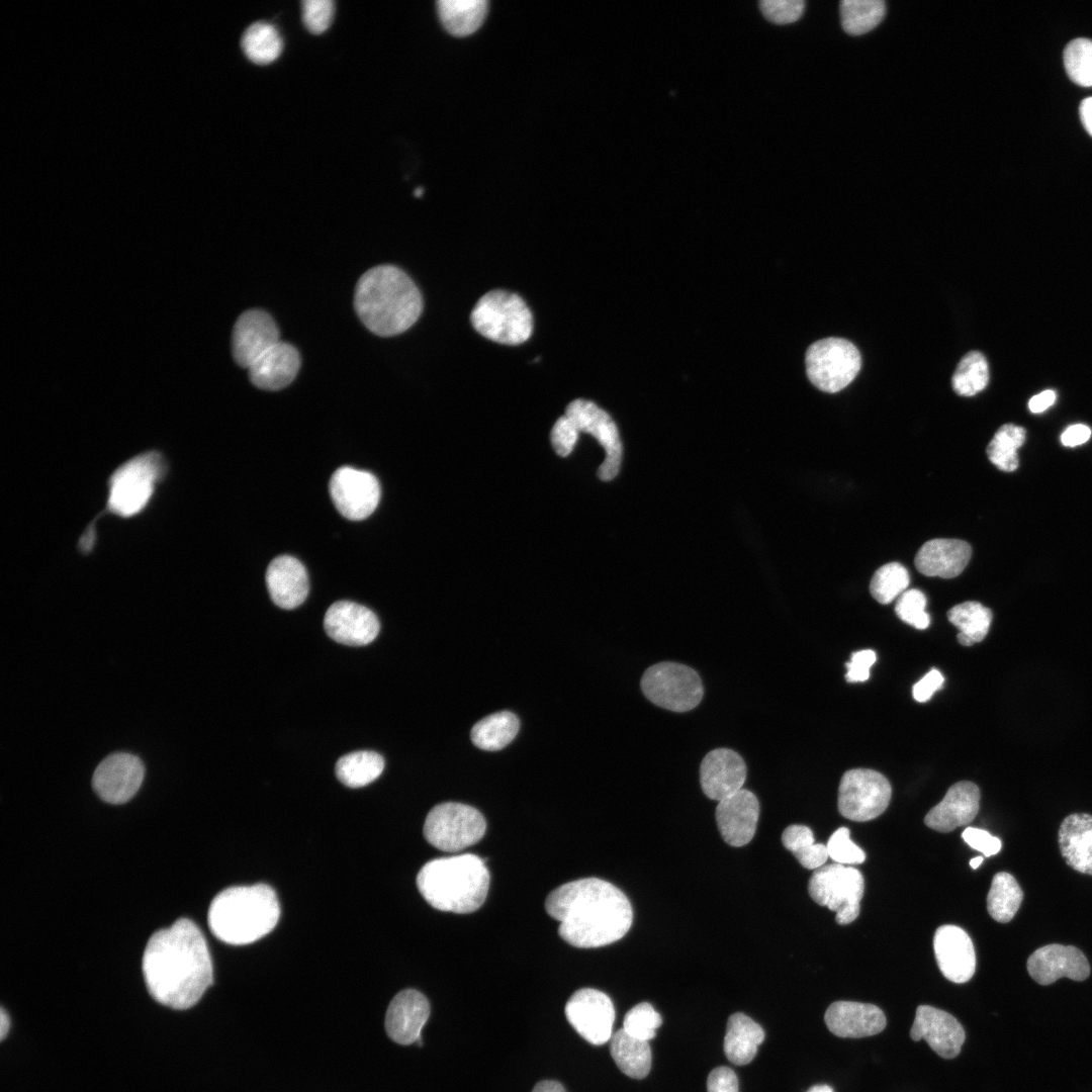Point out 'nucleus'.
<instances>
[{
	"instance_id": "nucleus-10",
	"label": "nucleus",
	"mask_w": 1092,
	"mask_h": 1092,
	"mask_svg": "<svg viewBox=\"0 0 1092 1092\" xmlns=\"http://www.w3.org/2000/svg\"><path fill=\"white\" fill-rule=\"evenodd\" d=\"M863 891L864 880L860 872L836 862L816 869L808 884L811 898L835 911V920L840 925L857 918Z\"/></svg>"
},
{
	"instance_id": "nucleus-61",
	"label": "nucleus",
	"mask_w": 1092,
	"mask_h": 1092,
	"mask_svg": "<svg viewBox=\"0 0 1092 1092\" xmlns=\"http://www.w3.org/2000/svg\"><path fill=\"white\" fill-rule=\"evenodd\" d=\"M983 858H984L983 856H976V857L972 858V859L970 860V866H971V868H972L973 870H976V869H978V868L980 867V864L982 863V861H983Z\"/></svg>"
},
{
	"instance_id": "nucleus-43",
	"label": "nucleus",
	"mask_w": 1092,
	"mask_h": 1092,
	"mask_svg": "<svg viewBox=\"0 0 1092 1092\" xmlns=\"http://www.w3.org/2000/svg\"><path fill=\"white\" fill-rule=\"evenodd\" d=\"M910 581L907 569L898 562H890L881 566L873 575L870 583V592L873 598L880 604L887 605L899 598L908 587Z\"/></svg>"
},
{
	"instance_id": "nucleus-47",
	"label": "nucleus",
	"mask_w": 1092,
	"mask_h": 1092,
	"mask_svg": "<svg viewBox=\"0 0 1092 1092\" xmlns=\"http://www.w3.org/2000/svg\"><path fill=\"white\" fill-rule=\"evenodd\" d=\"M828 856L840 864H859L866 859L864 851L850 839V831L840 827L832 833L826 844Z\"/></svg>"
},
{
	"instance_id": "nucleus-9",
	"label": "nucleus",
	"mask_w": 1092,
	"mask_h": 1092,
	"mask_svg": "<svg viewBox=\"0 0 1092 1092\" xmlns=\"http://www.w3.org/2000/svg\"><path fill=\"white\" fill-rule=\"evenodd\" d=\"M806 372L818 389L835 393L846 387L857 375L861 357L848 340L826 338L809 346L805 355Z\"/></svg>"
},
{
	"instance_id": "nucleus-56",
	"label": "nucleus",
	"mask_w": 1092,
	"mask_h": 1092,
	"mask_svg": "<svg viewBox=\"0 0 1092 1092\" xmlns=\"http://www.w3.org/2000/svg\"><path fill=\"white\" fill-rule=\"evenodd\" d=\"M1056 400V392L1052 389H1046L1040 393L1033 395L1028 401V408L1033 414L1042 413L1054 404Z\"/></svg>"
},
{
	"instance_id": "nucleus-2",
	"label": "nucleus",
	"mask_w": 1092,
	"mask_h": 1092,
	"mask_svg": "<svg viewBox=\"0 0 1092 1092\" xmlns=\"http://www.w3.org/2000/svg\"><path fill=\"white\" fill-rule=\"evenodd\" d=\"M549 916L560 922L558 933L572 946L590 948L613 943L630 929L633 910L613 884L585 878L561 885L546 898Z\"/></svg>"
},
{
	"instance_id": "nucleus-26",
	"label": "nucleus",
	"mask_w": 1092,
	"mask_h": 1092,
	"mask_svg": "<svg viewBox=\"0 0 1092 1092\" xmlns=\"http://www.w3.org/2000/svg\"><path fill=\"white\" fill-rule=\"evenodd\" d=\"M824 1019L833 1034L849 1038L875 1035L884 1030L887 1023L884 1012L878 1006L852 1001L832 1003Z\"/></svg>"
},
{
	"instance_id": "nucleus-20",
	"label": "nucleus",
	"mask_w": 1092,
	"mask_h": 1092,
	"mask_svg": "<svg viewBox=\"0 0 1092 1092\" xmlns=\"http://www.w3.org/2000/svg\"><path fill=\"white\" fill-rule=\"evenodd\" d=\"M913 1040L924 1039L941 1058H956L965 1041V1030L951 1014L941 1009L920 1005L916 1009L910 1030Z\"/></svg>"
},
{
	"instance_id": "nucleus-38",
	"label": "nucleus",
	"mask_w": 1092,
	"mask_h": 1092,
	"mask_svg": "<svg viewBox=\"0 0 1092 1092\" xmlns=\"http://www.w3.org/2000/svg\"><path fill=\"white\" fill-rule=\"evenodd\" d=\"M242 48L253 63L266 65L280 56L283 42L278 29L272 23L257 21L245 30Z\"/></svg>"
},
{
	"instance_id": "nucleus-55",
	"label": "nucleus",
	"mask_w": 1092,
	"mask_h": 1092,
	"mask_svg": "<svg viewBox=\"0 0 1092 1092\" xmlns=\"http://www.w3.org/2000/svg\"><path fill=\"white\" fill-rule=\"evenodd\" d=\"M1091 436V429L1083 424L1068 427L1061 436V442L1067 447H1076L1086 443Z\"/></svg>"
},
{
	"instance_id": "nucleus-32",
	"label": "nucleus",
	"mask_w": 1092,
	"mask_h": 1092,
	"mask_svg": "<svg viewBox=\"0 0 1092 1092\" xmlns=\"http://www.w3.org/2000/svg\"><path fill=\"white\" fill-rule=\"evenodd\" d=\"M610 1053L618 1068L628 1077L642 1079L651 1068V1050L648 1041L627 1033L623 1028L613 1033Z\"/></svg>"
},
{
	"instance_id": "nucleus-60",
	"label": "nucleus",
	"mask_w": 1092,
	"mask_h": 1092,
	"mask_svg": "<svg viewBox=\"0 0 1092 1092\" xmlns=\"http://www.w3.org/2000/svg\"><path fill=\"white\" fill-rule=\"evenodd\" d=\"M807 1092H834L833 1089L826 1084L812 1086Z\"/></svg>"
},
{
	"instance_id": "nucleus-30",
	"label": "nucleus",
	"mask_w": 1092,
	"mask_h": 1092,
	"mask_svg": "<svg viewBox=\"0 0 1092 1092\" xmlns=\"http://www.w3.org/2000/svg\"><path fill=\"white\" fill-rule=\"evenodd\" d=\"M1058 840L1066 863L1092 876V815L1074 813L1061 823Z\"/></svg>"
},
{
	"instance_id": "nucleus-6",
	"label": "nucleus",
	"mask_w": 1092,
	"mask_h": 1092,
	"mask_svg": "<svg viewBox=\"0 0 1092 1092\" xmlns=\"http://www.w3.org/2000/svg\"><path fill=\"white\" fill-rule=\"evenodd\" d=\"M168 471L167 458L156 449L125 460L108 478L104 513L120 519L139 516L152 503Z\"/></svg>"
},
{
	"instance_id": "nucleus-7",
	"label": "nucleus",
	"mask_w": 1092,
	"mask_h": 1092,
	"mask_svg": "<svg viewBox=\"0 0 1092 1092\" xmlns=\"http://www.w3.org/2000/svg\"><path fill=\"white\" fill-rule=\"evenodd\" d=\"M470 321L483 337L505 345L527 341L533 331L532 312L516 293L491 290L474 305Z\"/></svg>"
},
{
	"instance_id": "nucleus-22",
	"label": "nucleus",
	"mask_w": 1092,
	"mask_h": 1092,
	"mask_svg": "<svg viewBox=\"0 0 1092 1092\" xmlns=\"http://www.w3.org/2000/svg\"><path fill=\"white\" fill-rule=\"evenodd\" d=\"M937 966L949 981L968 982L976 971V953L969 934L956 925L939 926L933 937Z\"/></svg>"
},
{
	"instance_id": "nucleus-37",
	"label": "nucleus",
	"mask_w": 1092,
	"mask_h": 1092,
	"mask_svg": "<svg viewBox=\"0 0 1092 1092\" xmlns=\"http://www.w3.org/2000/svg\"><path fill=\"white\" fill-rule=\"evenodd\" d=\"M1023 892L1015 878L1005 872L994 875L987 895V910L1000 923L1009 922L1018 911Z\"/></svg>"
},
{
	"instance_id": "nucleus-40",
	"label": "nucleus",
	"mask_w": 1092,
	"mask_h": 1092,
	"mask_svg": "<svg viewBox=\"0 0 1092 1092\" xmlns=\"http://www.w3.org/2000/svg\"><path fill=\"white\" fill-rule=\"evenodd\" d=\"M1026 437L1024 428L1005 424L995 433L987 447V456L990 461L1005 472L1014 471L1019 465L1017 450L1023 445Z\"/></svg>"
},
{
	"instance_id": "nucleus-8",
	"label": "nucleus",
	"mask_w": 1092,
	"mask_h": 1092,
	"mask_svg": "<svg viewBox=\"0 0 1092 1092\" xmlns=\"http://www.w3.org/2000/svg\"><path fill=\"white\" fill-rule=\"evenodd\" d=\"M641 690L653 704L673 712L696 708L704 695L703 684L692 667L670 661L648 667L641 678Z\"/></svg>"
},
{
	"instance_id": "nucleus-46",
	"label": "nucleus",
	"mask_w": 1092,
	"mask_h": 1092,
	"mask_svg": "<svg viewBox=\"0 0 1092 1092\" xmlns=\"http://www.w3.org/2000/svg\"><path fill=\"white\" fill-rule=\"evenodd\" d=\"M927 600L919 589H907L897 600L895 612L905 623L918 630L926 629L930 624V617L925 611Z\"/></svg>"
},
{
	"instance_id": "nucleus-21",
	"label": "nucleus",
	"mask_w": 1092,
	"mask_h": 1092,
	"mask_svg": "<svg viewBox=\"0 0 1092 1092\" xmlns=\"http://www.w3.org/2000/svg\"><path fill=\"white\" fill-rule=\"evenodd\" d=\"M430 1016V1003L418 990L405 989L390 1001L384 1020L388 1037L402 1045L422 1044L421 1033Z\"/></svg>"
},
{
	"instance_id": "nucleus-14",
	"label": "nucleus",
	"mask_w": 1092,
	"mask_h": 1092,
	"mask_svg": "<svg viewBox=\"0 0 1092 1092\" xmlns=\"http://www.w3.org/2000/svg\"><path fill=\"white\" fill-rule=\"evenodd\" d=\"M567 416L577 431L594 436L606 452V458L598 470V476L604 481L615 478L622 460V443L616 424L604 410L596 403L582 398L571 401L566 410Z\"/></svg>"
},
{
	"instance_id": "nucleus-42",
	"label": "nucleus",
	"mask_w": 1092,
	"mask_h": 1092,
	"mask_svg": "<svg viewBox=\"0 0 1092 1092\" xmlns=\"http://www.w3.org/2000/svg\"><path fill=\"white\" fill-rule=\"evenodd\" d=\"M988 382V362L979 351L967 353L959 362L951 378L954 392L962 396H973L981 392Z\"/></svg>"
},
{
	"instance_id": "nucleus-24",
	"label": "nucleus",
	"mask_w": 1092,
	"mask_h": 1092,
	"mask_svg": "<svg viewBox=\"0 0 1092 1092\" xmlns=\"http://www.w3.org/2000/svg\"><path fill=\"white\" fill-rule=\"evenodd\" d=\"M746 765L743 758L729 748H717L703 758L700 783L704 794L721 801L743 789Z\"/></svg>"
},
{
	"instance_id": "nucleus-53",
	"label": "nucleus",
	"mask_w": 1092,
	"mask_h": 1092,
	"mask_svg": "<svg viewBox=\"0 0 1092 1092\" xmlns=\"http://www.w3.org/2000/svg\"><path fill=\"white\" fill-rule=\"evenodd\" d=\"M708 1092H738V1079L728 1067L713 1069L707 1079Z\"/></svg>"
},
{
	"instance_id": "nucleus-29",
	"label": "nucleus",
	"mask_w": 1092,
	"mask_h": 1092,
	"mask_svg": "<svg viewBox=\"0 0 1092 1092\" xmlns=\"http://www.w3.org/2000/svg\"><path fill=\"white\" fill-rule=\"evenodd\" d=\"M972 555V548L959 539H932L925 542L915 556L917 570L926 576L952 578L963 572Z\"/></svg>"
},
{
	"instance_id": "nucleus-23",
	"label": "nucleus",
	"mask_w": 1092,
	"mask_h": 1092,
	"mask_svg": "<svg viewBox=\"0 0 1092 1092\" xmlns=\"http://www.w3.org/2000/svg\"><path fill=\"white\" fill-rule=\"evenodd\" d=\"M715 816L724 841L731 846L740 847L754 836L759 817V802L752 792L741 789L718 803Z\"/></svg>"
},
{
	"instance_id": "nucleus-18",
	"label": "nucleus",
	"mask_w": 1092,
	"mask_h": 1092,
	"mask_svg": "<svg viewBox=\"0 0 1092 1092\" xmlns=\"http://www.w3.org/2000/svg\"><path fill=\"white\" fill-rule=\"evenodd\" d=\"M324 627L333 640L350 646L369 644L380 629L379 621L371 610L349 601H339L329 607Z\"/></svg>"
},
{
	"instance_id": "nucleus-12",
	"label": "nucleus",
	"mask_w": 1092,
	"mask_h": 1092,
	"mask_svg": "<svg viewBox=\"0 0 1092 1092\" xmlns=\"http://www.w3.org/2000/svg\"><path fill=\"white\" fill-rule=\"evenodd\" d=\"M892 795L889 781L879 771L853 768L844 772L838 789L839 813L856 822L870 821L888 807Z\"/></svg>"
},
{
	"instance_id": "nucleus-27",
	"label": "nucleus",
	"mask_w": 1092,
	"mask_h": 1092,
	"mask_svg": "<svg viewBox=\"0 0 1092 1092\" xmlns=\"http://www.w3.org/2000/svg\"><path fill=\"white\" fill-rule=\"evenodd\" d=\"M266 585L275 605L291 610L300 606L308 595V577L303 564L295 557L274 558L266 571Z\"/></svg>"
},
{
	"instance_id": "nucleus-45",
	"label": "nucleus",
	"mask_w": 1092,
	"mask_h": 1092,
	"mask_svg": "<svg viewBox=\"0 0 1092 1092\" xmlns=\"http://www.w3.org/2000/svg\"><path fill=\"white\" fill-rule=\"evenodd\" d=\"M660 1014L648 1002H642L631 1008L625 1015L623 1029L634 1037L650 1040L661 1025Z\"/></svg>"
},
{
	"instance_id": "nucleus-15",
	"label": "nucleus",
	"mask_w": 1092,
	"mask_h": 1092,
	"mask_svg": "<svg viewBox=\"0 0 1092 1092\" xmlns=\"http://www.w3.org/2000/svg\"><path fill=\"white\" fill-rule=\"evenodd\" d=\"M565 1016L573 1029L592 1044L602 1045L613 1035L615 1008L602 991L583 988L574 992L565 1005Z\"/></svg>"
},
{
	"instance_id": "nucleus-17",
	"label": "nucleus",
	"mask_w": 1092,
	"mask_h": 1092,
	"mask_svg": "<svg viewBox=\"0 0 1092 1092\" xmlns=\"http://www.w3.org/2000/svg\"><path fill=\"white\" fill-rule=\"evenodd\" d=\"M279 329L272 316L261 309L244 311L237 320L232 335L235 362L249 368L265 351L279 342Z\"/></svg>"
},
{
	"instance_id": "nucleus-16",
	"label": "nucleus",
	"mask_w": 1092,
	"mask_h": 1092,
	"mask_svg": "<svg viewBox=\"0 0 1092 1092\" xmlns=\"http://www.w3.org/2000/svg\"><path fill=\"white\" fill-rule=\"evenodd\" d=\"M145 777L142 760L128 752H115L96 767L92 786L104 802L118 805L129 801L139 791Z\"/></svg>"
},
{
	"instance_id": "nucleus-58",
	"label": "nucleus",
	"mask_w": 1092,
	"mask_h": 1092,
	"mask_svg": "<svg viewBox=\"0 0 1092 1092\" xmlns=\"http://www.w3.org/2000/svg\"><path fill=\"white\" fill-rule=\"evenodd\" d=\"M532 1092H566L562 1084L553 1080H544L535 1085Z\"/></svg>"
},
{
	"instance_id": "nucleus-39",
	"label": "nucleus",
	"mask_w": 1092,
	"mask_h": 1092,
	"mask_svg": "<svg viewBox=\"0 0 1092 1092\" xmlns=\"http://www.w3.org/2000/svg\"><path fill=\"white\" fill-rule=\"evenodd\" d=\"M782 842L801 866L809 870L822 867L829 857L826 845L815 843L812 830L805 825L788 826L782 834Z\"/></svg>"
},
{
	"instance_id": "nucleus-36",
	"label": "nucleus",
	"mask_w": 1092,
	"mask_h": 1092,
	"mask_svg": "<svg viewBox=\"0 0 1092 1092\" xmlns=\"http://www.w3.org/2000/svg\"><path fill=\"white\" fill-rule=\"evenodd\" d=\"M384 768L383 757L369 750L354 751L340 757L335 771L338 780L349 788L364 787L376 780Z\"/></svg>"
},
{
	"instance_id": "nucleus-3",
	"label": "nucleus",
	"mask_w": 1092,
	"mask_h": 1092,
	"mask_svg": "<svg viewBox=\"0 0 1092 1092\" xmlns=\"http://www.w3.org/2000/svg\"><path fill=\"white\" fill-rule=\"evenodd\" d=\"M354 307L370 332L380 337H392L405 332L418 321L423 299L404 271L392 265H379L359 278Z\"/></svg>"
},
{
	"instance_id": "nucleus-34",
	"label": "nucleus",
	"mask_w": 1092,
	"mask_h": 1092,
	"mask_svg": "<svg viewBox=\"0 0 1092 1092\" xmlns=\"http://www.w3.org/2000/svg\"><path fill=\"white\" fill-rule=\"evenodd\" d=\"M949 622L959 629L958 641L972 646L984 640L993 619L992 611L979 602L968 601L947 612Z\"/></svg>"
},
{
	"instance_id": "nucleus-57",
	"label": "nucleus",
	"mask_w": 1092,
	"mask_h": 1092,
	"mask_svg": "<svg viewBox=\"0 0 1092 1092\" xmlns=\"http://www.w3.org/2000/svg\"><path fill=\"white\" fill-rule=\"evenodd\" d=\"M1079 112L1085 129L1092 135V97H1088L1081 102Z\"/></svg>"
},
{
	"instance_id": "nucleus-48",
	"label": "nucleus",
	"mask_w": 1092,
	"mask_h": 1092,
	"mask_svg": "<svg viewBox=\"0 0 1092 1092\" xmlns=\"http://www.w3.org/2000/svg\"><path fill=\"white\" fill-rule=\"evenodd\" d=\"M302 20L312 33L324 32L331 24L335 4L332 0H304L301 2Z\"/></svg>"
},
{
	"instance_id": "nucleus-5",
	"label": "nucleus",
	"mask_w": 1092,
	"mask_h": 1092,
	"mask_svg": "<svg viewBox=\"0 0 1092 1092\" xmlns=\"http://www.w3.org/2000/svg\"><path fill=\"white\" fill-rule=\"evenodd\" d=\"M417 886L434 908L453 913H470L485 901L489 873L484 860L471 853L435 858L417 876Z\"/></svg>"
},
{
	"instance_id": "nucleus-62",
	"label": "nucleus",
	"mask_w": 1092,
	"mask_h": 1092,
	"mask_svg": "<svg viewBox=\"0 0 1092 1092\" xmlns=\"http://www.w3.org/2000/svg\"><path fill=\"white\" fill-rule=\"evenodd\" d=\"M422 195H423V189L422 188L416 189L415 196L420 197Z\"/></svg>"
},
{
	"instance_id": "nucleus-13",
	"label": "nucleus",
	"mask_w": 1092,
	"mask_h": 1092,
	"mask_svg": "<svg viewBox=\"0 0 1092 1092\" xmlns=\"http://www.w3.org/2000/svg\"><path fill=\"white\" fill-rule=\"evenodd\" d=\"M331 498L338 512L348 520L369 517L380 499V485L370 472L350 466L338 468L329 482Z\"/></svg>"
},
{
	"instance_id": "nucleus-54",
	"label": "nucleus",
	"mask_w": 1092,
	"mask_h": 1092,
	"mask_svg": "<svg viewBox=\"0 0 1092 1092\" xmlns=\"http://www.w3.org/2000/svg\"><path fill=\"white\" fill-rule=\"evenodd\" d=\"M943 681L940 671L931 669L913 686V698L919 703L927 702L942 687Z\"/></svg>"
},
{
	"instance_id": "nucleus-41",
	"label": "nucleus",
	"mask_w": 1092,
	"mask_h": 1092,
	"mask_svg": "<svg viewBox=\"0 0 1092 1092\" xmlns=\"http://www.w3.org/2000/svg\"><path fill=\"white\" fill-rule=\"evenodd\" d=\"M886 14L882 0H842L840 2L841 24L851 35H860L875 28Z\"/></svg>"
},
{
	"instance_id": "nucleus-50",
	"label": "nucleus",
	"mask_w": 1092,
	"mask_h": 1092,
	"mask_svg": "<svg viewBox=\"0 0 1092 1092\" xmlns=\"http://www.w3.org/2000/svg\"><path fill=\"white\" fill-rule=\"evenodd\" d=\"M579 432L567 416L560 417L551 431V443L557 455L568 456L574 448Z\"/></svg>"
},
{
	"instance_id": "nucleus-28",
	"label": "nucleus",
	"mask_w": 1092,
	"mask_h": 1092,
	"mask_svg": "<svg viewBox=\"0 0 1092 1092\" xmlns=\"http://www.w3.org/2000/svg\"><path fill=\"white\" fill-rule=\"evenodd\" d=\"M300 368L295 347L279 341L265 351L248 369L251 382L265 390H279L289 385Z\"/></svg>"
},
{
	"instance_id": "nucleus-59",
	"label": "nucleus",
	"mask_w": 1092,
	"mask_h": 1092,
	"mask_svg": "<svg viewBox=\"0 0 1092 1092\" xmlns=\"http://www.w3.org/2000/svg\"><path fill=\"white\" fill-rule=\"evenodd\" d=\"M10 1028V1018L4 1008L0 1011V1038L3 1040Z\"/></svg>"
},
{
	"instance_id": "nucleus-52",
	"label": "nucleus",
	"mask_w": 1092,
	"mask_h": 1092,
	"mask_svg": "<svg viewBox=\"0 0 1092 1092\" xmlns=\"http://www.w3.org/2000/svg\"><path fill=\"white\" fill-rule=\"evenodd\" d=\"M876 653L872 649L853 652L846 662L845 678L848 682H861L870 677V668L876 662Z\"/></svg>"
},
{
	"instance_id": "nucleus-33",
	"label": "nucleus",
	"mask_w": 1092,
	"mask_h": 1092,
	"mask_svg": "<svg viewBox=\"0 0 1092 1092\" xmlns=\"http://www.w3.org/2000/svg\"><path fill=\"white\" fill-rule=\"evenodd\" d=\"M437 7L444 27L453 35L464 36L474 32L483 22L487 1L439 0Z\"/></svg>"
},
{
	"instance_id": "nucleus-44",
	"label": "nucleus",
	"mask_w": 1092,
	"mask_h": 1092,
	"mask_svg": "<svg viewBox=\"0 0 1092 1092\" xmlns=\"http://www.w3.org/2000/svg\"><path fill=\"white\" fill-rule=\"evenodd\" d=\"M1064 64L1073 82L1092 86V40L1076 38L1069 42L1064 51Z\"/></svg>"
},
{
	"instance_id": "nucleus-51",
	"label": "nucleus",
	"mask_w": 1092,
	"mask_h": 1092,
	"mask_svg": "<svg viewBox=\"0 0 1092 1092\" xmlns=\"http://www.w3.org/2000/svg\"><path fill=\"white\" fill-rule=\"evenodd\" d=\"M962 837L968 845L981 851L987 857L998 853L1002 846L998 837L992 836L988 831L980 828L967 827L963 831Z\"/></svg>"
},
{
	"instance_id": "nucleus-1",
	"label": "nucleus",
	"mask_w": 1092,
	"mask_h": 1092,
	"mask_svg": "<svg viewBox=\"0 0 1092 1092\" xmlns=\"http://www.w3.org/2000/svg\"><path fill=\"white\" fill-rule=\"evenodd\" d=\"M142 968L151 996L172 1009L194 1006L213 980L206 940L188 918H180L150 937Z\"/></svg>"
},
{
	"instance_id": "nucleus-19",
	"label": "nucleus",
	"mask_w": 1092,
	"mask_h": 1092,
	"mask_svg": "<svg viewBox=\"0 0 1092 1092\" xmlns=\"http://www.w3.org/2000/svg\"><path fill=\"white\" fill-rule=\"evenodd\" d=\"M1029 976L1040 985H1050L1061 978L1084 981L1090 975L1085 954L1076 946L1048 944L1034 950L1027 960Z\"/></svg>"
},
{
	"instance_id": "nucleus-11",
	"label": "nucleus",
	"mask_w": 1092,
	"mask_h": 1092,
	"mask_svg": "<svg viewBox=\"0 0 1092 1092\" xmlns=\"http://www.w3.org/2000/svg\"><path fill=\"white\" fill-rule=\"evenodd\" d=\"M486 822L475 808L455 802L441 803L431 809L424 824V836L434 847L455 852L478 842Z\"/></svg>"
},
{
	"instance_id": "nucleus-4",
	"label": "nucleus",
	"mask_w": 1092,
	"mask_h": 1092,
	"mask_svg": "<svg viewBox=\"0 0 1092 1092\" xmlns=\"http://www.w3.org/2000/svg\"><path fill=\"white\" fill-rule=\"evenodd\" d=\"M280 905L266 884L236 886L222 890L210 903L208 926L219 940L234 945L252 943L277 924Z\"/></svg>"
},
{
	"instance_id": "nucleus-49",
	"label": "nucleus",
	"mask_w": 1092,
	"mask_h": 1092,
	"mask_svg": "<svg viewBox=\"0 0 1092 1092\" xmlns=\"http://www.w3.org/2000/svg\"><path fill=\"white\" fill-rule=\"evenodd\" d=\"M759 8L766 19L778 24L792 23L803 14V0H761Z\"/></svg>"
},
{
	"instance_id": "nucleus-31",
	"label": "nucleus",
	"mask_w": 1092,
	"mask_h": 1092,
	"mask_svg": "<svg viewBox=\"0 0 1092 1092\" xmlns=\"http://www.w3.org/2000/svg\"><path fill=\"white\" fill-rule=\"evenodd\" d=\"M763 1039L764 1031L758 1023L741 1012L734 1013L727 1021L725 1055L734 1065H747L754 1059Z\"/></svg>"
},
{
	"instance_id": "nucleus-25",
	"label": "nucleus",
	"mask_w": 1092,
	"mask_h": 1092,
	"mask_svg": "<svg viewBox=\"0 0 1092 1092\" xmlns=\"http://www.w3.org/2000/svg\"><path fill=\"white\" fill-rule=\"evenodd\" d=\"M980 790L969 781L953 784L943 799L931 808L924 817L927 827L950 832L957 827L970 824L980 808Z\"/></svg>"
},
{
	"instance_id": "nucleus-35",
	"label": "nucleus",
	"mask_w": 1092,
	"mask_h": 1092,
	"mask_svg": "<svg viewBox=\"0 0 1092 1092\" xmlns=\"http://www.w3.org/2000/svg\"><path fill=\"white\" fill-rule=\"evenodd\" d=\"M520 722L510 711L493 713L474 724L473 744L483 750L496 751L507 746L518 734Z\"/></svg>"
}]
</instances>
